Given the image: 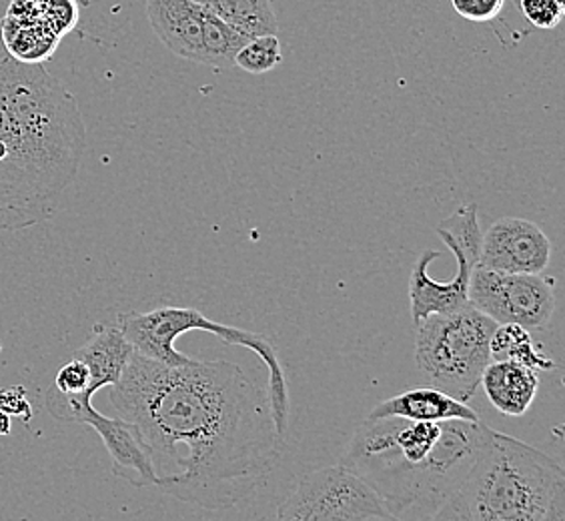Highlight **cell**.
<instances>
[{"instance_id":"83f0119b","label":"cell","mask_w":565,"mask_h":521,"mask_svg":"<svg viewBox=\"0 0 565 521\" xmlns=\"http://www.w3.org/2000/svg\"><path fill=\"white\" fill-rule=\"evenodd\" d=\"M363 521H397L392 515H387V513H380V515H371V518H365Z\"/></svg>"},{"instance_id":"5bb4252c","label":"cell","mask_w":565,"mask_h":521,"mask_svg":"<svg viewBox=\"0 0 565 521\" xmlns=\"http://www.w3.org/2000/svg\"><path fill=\"white\" fill-rule=\"evenodd\" d=\"M479 385L498 412L520 417L537 397L540 373L513 361H491Z\"/></svg>"},{"instance_id":"30bf717a","label":"cell","mask_w":565,"mask_h":521,"mask_svg":"<svg viewBox=\"0 0 565 521\" xmlns=\"http://www.w3.org/2000/svg\"><path fill=\"white\" fill-rule=\"evenodd\" d=\"M552 260V240L530 219L495 221L479 245L478 267L500 273H544Z\"/></svg>"},{"instance_id":"ac0fdd59","label":"cell","mask_w":565,"mask_h":521,"mask_svg":"<svg viewBox=\"0 0 565 521\" xmlns=\"http://www.w3.org/2000/svg\"><path fill=\"white\" fill-rule=\"evenodd\" d=\"M490 351L491 361H513L537 373L555 370L554 361L545 358L544 353L535 348L532 331L520 326L503 323L495 327L491 336Z\"/></svg>"},{"instance_id":"ffe728a7","label":"cell","mask_w":565,"mask_h":521,"mask_svg":"<svg viewBox=\"0 0 565 521\" xmlns=\"http://www.w3.org/2000/svg\"><path fill=\"white\" fill-rule=\"evenodd\" d=\"M281 41L277 34H262L249 39L235 56V66L250 75H265L281 65Z\"/></svg>"},{"instance_id":"603a6c76","label":"cell","mask_w":565,"mask_h":521,"mask_svg":"<svg viewBox=\"0 0 565 521\" xmlns=\"http://www.w3.org/2000/svg\"><path fill=\"white\" fill-rule=\"evenodd\" d=\"M505 0H451V7L459 17L471 22L495 21L503 11Z\"/></svg>"},{"instance_id":"cb8c5ba5","label":"cell","mask_w":565,"mask_h":521,"mask_svg":"<svg viewBox=\"0 0 565 521\" xmlns=\"http://www.w3.org/2000/svg\"><path fill=\"white\" fill-rule=\"evenodd\" d=\"M0 412L21 417L22 422H29L33 417V407L26 402L22 387L0 390Z\"/></svg>"},{"instance_id":"44dd1931","label":"cell","mask_w":565,"mask_h":521,"mask_svg":"<svg viewBox=\"0 0 565 521\" xmlns=\"http://www.w3.org/2000/svg\"><path fill=\"white\" fill-rule=\"evenodd\" d=\"M523 17L535 29L554 31L565 17V0H520Z\"/></svg>"},{"instance_id":"5b68a950","label":"cell","mask_w":565,"mask_h":521,"mask_svg":"<svg viewBox=\"0 0 565 521\" xmlns=\"http://www.w3.org/2000/svg\"><path fill=\"white\" fill-rule=\"evenodd\" d=\"M117 327L139 355L171 368L186 365L193 361V358L174 349V339L189 331H205L227 345L249 349L250 353L262 359L269 373L267 395L271 403L277 434L285 444L289 435V424H291V395H289V381L285 375L281 359L269 337L253 333L241 327L223 326L203 316L199 309L177 307V305H163L147 313L120 316Z\"/></svg>"},{"instance_id":"ba28073f","label":"cell","mask_w":565,"mask_h":521,"mask_svg":"<svg viewBox=\"0 0 565 521\" xmlns=\"http://www.w3.org/2000/svg\"><path fill=\"white\" fill-rule=\"evenodd\" d=\"M555 301V281L544 273H500L476 267L469 281V305L498 326L544 329L554 316Z\"/></svg>"},{"instance_id":"9a60e30c","label":"cell","mask_w":565,"mask_h":521,"mask_svg":"<svg viewBox=\"0 0 565 521\" xmlns=\"http://www.w3.org/2000/svg\"><path fill=\"white\" fill-rule=\"evenodd\" d=\"M135 349L122 337L117 326L98 323L87 343L75 351L73 358L81 359L90 371V387L97 393L120 380Z\"/></svg>"},{"instance_id":"52a82bcc","label":"cell","mask_w":565,"mask_h":521,"mask_svg":"<svg viewBox=\"0 0 565 521\" xmlns=\"http://www.w3.org/2000/svg\"><path fill=\"white\" fill-rule=\"evenodd\" d=\"M437 235L456 255L457 273L449 281H435L429 275V265L439 253L427 249L412 269L409 277V301L415 327L435 313H454L469 305V281L479 263L481 227H479L478 205H463L454 215L437 225Z\"/></svg>"},{"instance_id":"e0dca14e","label":"cell","mask_w":565,"mask_h":521,"mask_svg":"<svg viewBox=\"0 0 565 521\" xmlns=\"http://www.w3.org/2000/svg\"><path fill=\"white\" fill-rule=\"evenodd\" d=\"M2 39L9 46V55L21 63H34L41 65L44 59L53 55L58 34L41 22L29 21L26 17L7 14V21L2 26Z\"/></svg>"},{"instance_id":"d4e9b609","label":"cell","mask_w":565,"mask_h":521,"mask_svg":"<svg viewBox=\"0 0 565 521\" xmlns=\"http://www.w3.org/2000/svg\"><path fill=\"white\" fill-rule=\"evenodd\" d=\"M429 521H473L471 520V515H469L468 508H466V503L461 500V496H459V491H457L456 496L451 498V500L447 501L446 506L441 508V510L435 513L434 518Z\"/></svg>"},{"instance_id":"8fae6325","label":"cell","mask_w":565,"mask_h":521,"mask_svg":"<svg viewBox=\"0 0 565 521\" xmlns=\"http://www.w3.org/2000/svg\"><path fill=\"white\" fill-rule=\"evenodd\" d=\"M73 424H85L97 432L109 451L110 467L117 478L129 481L135 488L157 486L159 476L152 466L151 454L131 422L122 417H107L88 403L75 413Z\"/></svg>"},{"instance_id":"6da1fadb","label":"cell","mask_w":565,"mask_h":521,"mask_svg":"<svg viewBox=\"0 0 565 521\" xmlns=\"http://www.w3.org/2000/svg\"><path fill=\"white\" fill-rule=\"evenodd\" d=\"M110 405L139 429L157 488L203 510L247 498L285 446L267 391L225 359L171 368L135 351Z\"/></svg>"},{"instance_id":"4316f807","label":"cell","mask_w":565,"mask_h":521,"mask_svg":"<svg viewBox=\"0 0 565 521\" xmlns=\"http://www.w3.org/2000/svg\"><path fill=\"white\" fill-rule=\"evenodd\" d=\"M11 415H7L4 412H0V435L11 434Z\"/></svg>"},{"instance_id":"9c48e42d","label":"cell","mask_w":565,"mask_h":521,"mask_svg":"<svg viewBox=\"0 0 565 521\" xmlns=\"http://www.w3.org/2000/svg\"><path fill=\"white\" fill-rule=\"evenodd\" d=\"M387 513L377 496L341 466L305 476L277 508L273 521H363Z\"/></svg>"},{"instance_id":"7a4b0ae2","label":"cell","mask_w":565,"mask_h":521,"mask_svg":"<svg viewBox=\"0 0 565 521\" xmlns=\"http://www.w3.org/2000/svg\"><path fill=\"white\" fill-rule=\"evenodd\" d=\"M85 147L87 129L65 85L43 65L0 55V231L53 217Z\"/></svg>"},{"instance_id":"7c38bea8","label":"cell","mask_w":565,"mask_h":521,"mask_svg":"<svg viewBox=\"0 0 565 521\" xmlns=\"http://www.w3.org/2000/svg\"><path fill=\"white\" fill-rule=\"evenodd\" d=\"M201 11L193 0H147V19L159 41L173 55L203 65Z\"/></svg>"},{"instance_id":"8992f818","label":"cell","mask_w":565,"mask_h":521,"mask_svg":"<svg viewBox=\"0 0 565 521\" xmlns=\"http://www.w3.org/2000/svg\"><path fill=\"white\" fill-rule=\"evenodd\" d=\"M498 323L473 305L435 313L417 326L415 361L425 380L468 403L491 363L490 341Z\"/></svg>"},{"instance_id":"7402d4cb","label":"cell","mask_w":565,"mask_h":521,"mask_svg":"<svg viewBox=\"0 0 565 521\" xmlns=\"http://www.w3.org/2000/svg\"><path fill=\"white\" fill-rule=\"evenodd\" d=\"M41 14L58 36L68 33L78 21V7L75 0H39Z\"/></svg>"},{"instance_id":"3957f363","label":"cell","mask_w":565,"mask_h":521,"mask_svg":"<svg viewBox=\"0 0 565 521\" xmlns=\"http://www.w3.org/2000/svg\"><path fill=\"white\" fill-rule=\"evenodd\" d=\"M483 422L365 419L339 466L361 479L397 521H429L456 496L490 437Z\"/></svg>"},{"instance_id":"4fadbf2b","label":"cell","mask_w":565,"mask_h":521,"mask_svg":"<svg viewBox=\"0 0 565 521\" xmlns=\"http://www.w3.org/2000/svg\"><path fill=\"white\" fill-rule=\"evenodd\" d=\"M370 419L381 417H402L409 422H481L478 412L469 407V403L459 402L446 391L437 387H417L403 391L395 397L383 400L371 410Z\"/></svg>"},{"instance_id":"277c9868","label":"cell","mask_w":565,"mask_h":521,"mask_svg":"<svg viewBox=\"0 0 565 521\" xmlns=\"http://www.w3.org/2000/svg\"><path fill=\"white\" fill-rule=\"evenodd\" d=\"M564 489L554 457L491 429L459 496L473 521H540Z\"/></svg>"},{"instance_id":"2e32d148","label":"cell","mask_w":565,"mask_h":521,"mask_svg":"<svg viewBox=\"0 0 565 521\" xmlns=\"http://www.w3.org/2000/svg\"><path fill=\"white\" fill-rule=\"evenodd\" d=\"M201 9L213 12L235 31L255 39L262 34H277L279 24L271 0H193Z\"/></svg>"},{"instance_id":"484cf974","label":"cell","mask_w":565,"mask_h":521,"mask_svg":"<svg viewBox=\"0 0 565 521\" xmlns=\"http://www.w3.org/2000/svg\"><path fill=\"white\" fill-rule=\"evenodd\" d=\"M540 521H565V489L555 496L550 510L545 511L544 518Z\"/></svg>"},{"instance_id":"d6986e66","label":"cell","mask_w":565,"mask_h":521,"mask_svg":"<svg viewBox=\"0 0 565 521\" xmlns=\"http://www.w3.org/2000/svg\"><path fill=\"white\" fill-rule=\"evenodd\" d=\"M201 26H203V65L218 66V68L235 66V56L249 39L205 9L201 11Z\"/></svg>"}]
</instances>
